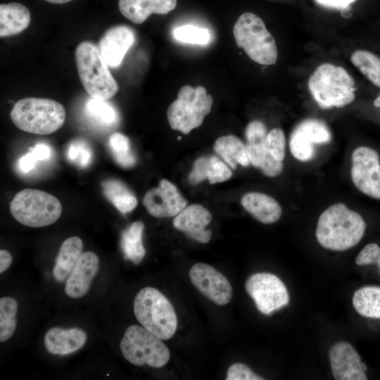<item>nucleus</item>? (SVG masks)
<instances>
[{"instance_id": "obj_1", "label": "nucleus", "mask_w": 380, "mask_h": 380, "mask_svg": "<svg viewBox=\"0 0 380 380\" xmlns=\"http://www.w3.org/2000/svg\"><path fill=\"white\" fill-rule=\"evenodd\" d=\"M366 229L362 217L345 204L335 203L319 216L316 237L324 248L343 251L357 245Z\"/></svg>"}, {"instance_id": "obj_2", "label": "nucleus", "mask_w": 380, "mask_h": 380, "mask_svg": "<svg viewBox=\"0 0 380 380\" xmlns=\"http://www.w3.org/2000/svg\"><path fill=\"white\" fill-rule=\"evenodd\" d=\"M314 100L322 108H343L355 98V80L341 66L323 63L317 66L308 82Z\"/></svg>"}, {"instance_id": "obj_3", "label": "nucleus", "mask_w": 380, "mask_h": 380, "mask_svg": "<svg viewBox=\"0 0 380 380\" xmlns=\"http://www.w3.org/2000/svg\"><path fill=\"white\" fill-rule=\"evenodd\" d=\"M10 117L13 123L23 131L49 134L63 126L65 120V110L56 101L28 97L15 103Z\"/></svg>"}, {"instance_id": "obj_4", "label": "nucleus", "mask_w": 380, "mask_h": 380, "mask_svg": "<svg viewBox=\"0 0 380 380\" xmlns=\"http://www.w3.org/2000/svg\"><path fill=\"white\" fill-rule=\"evenodd\" d=\"M134 313L141 325L161 340L172 338L177 327L175 310L158 289L146 286L136 295Z\"/></svg>"}, {"instance_id": "obj_5", "label": "nucleus", "mask_w": 380, "mask_h": 380, "mask_svg": "<svg viewBox=\"0 0 380 380\" xmlns=\"http://www.w3.org/2000/svg\"><path fill=\"white\" fill-rule=\"evenodd\" d=\"M75 56L81 83L91 97L108 100L116 94L118 85L99 48L89 42H82L77 46Z\"/></svg>"}, {"instance_id": "obj_6", "label": "nucleus", "mask_w": 380, "mask_h": 380, "mask_svg": "<svg viewBox=\"0 0 380 380\" xmlns=\"http://www.w3.org/2000/svg\"><path fill=\"white\" fill-rule=\"evenodd\" d=\"M233 34L237 46L252 61L265 65L276 63L278 51L275 40L258 15L251 12L241 14L234 25Z\"/></svg>"}, {"instance_id": "obj_7", "label": "nucleus", "mask_w": 380, "mask_h": 380, "mask_svg": "<svg viewBox=\"0 0 380 380\" xmlns=\"http://www.w3.org/2000/svg\"><path fill=\"white\" fill-rule=\"evenodd\" d=\"M10 212L15 220L30 227H42L56 222L62 205L54 196L44 191L25 189L12 199Z\"/></svg>"}, {"instance_id": "obj_8", "label": "nucleus", "mask_w": 380, "mask_h": 380, "mask_svg": "<svg viewBox=\"0 0 380 380\" xmlns=\"http://www.w3.org/2000/svg\"><path fill=\"white\" fill-rule=\"evenodd\" d=\"M213 101V97L202 86L182 87L177 99L170 105L167 111L171 128L186 134L199 127L204 117L210 112Z\"/></svg>"}, {"instance_id": "obj_9", "label": "nucleus", "mask_w": 380, "mask_h": 380, "mask_svg": "<svg viewBox=\"0 0 380 380\" xmlns=\"http://www.w3.org/2000/svg\"><path fill=\"white\" fill-rule=\"evenodd\" d=\"M126 360L136 366L147 365L160 368L169 361L170 353L158 336L138 325H131L125 331L120 343Z\"/></svg>"}, {"instance_id": "obj_10", "label": "nucleus", "mask_w": 380, "mask_h": 380, "mask_svg": "<svg viewBox=\"0 0 380 380\" xmlns=\"http://www.w3.org/2000/svg\"><path fill=\"white\" fill-rule=\"evenodd\" d=\"M246 292L254 300L258 309L265 315L286 305L289 296L284 284L274 274L260 272L246 281Z\"/></svg>"}, {"instance_id": "obj_11", "label": "nucleus", "mask_w": 380, "mask_h": 380, "mask_svg": "<svg viewBox=\"0 0 380 380\" xmlns=\"http://www.w3.org/2000/svg\"><path fill=\"white\" fill-rule=\"evenodd\" d=\"M351 179L362 194L380 200V158L367 146L355 148L351 157Z\"/></svg>"}, {"instance_id": "obj_12", "label": "nucleus", "mask_w": 380, "mask_h": 380, "mask_svg": "<svg viewBox=\"0 0 380 380\" xmlns=\"http://www.w3.org/2000/svg\"><path fill=\"white\" fill-rule=\"evenodd\" d=\"M331 139V131L324 122L308 118L293 129L289 139L290 151L298 160L308 161L314 158V144H327Z\"/></svg>"}, {"instance_id": "obj_13", "label": "nucleus", "mask_w": 380, "mask_h": 380, "mask_svg": "<svg viewBox=\"0 0 380 380\" xmlns=\"http://www.w3.org/2000/svg\"><path fill=\"white\" fill-rule=\"evenodd\" d=\"M267 134L264 123L259 120L250 122L245 130L246 152L252 165L260 169L265 175L274 177L282 172L283 163L270 154L266 144Z\"/></svg>"}, {"instance_id": "obj_14", "label": "nucleus", "mask_w": 380, "mask_h": 380, "mask_svg": "<svg viewBox=\"0 0 380 380\" xmlns=\"http://www.w3.org/2000/svg\"><path fill=\"white\" fill-rule=\"evenodd\" d=\"M194 286L206 298L219 305L228 304L232 297V288L224 275L205 263H196L189 270Z\"/></svg>"}, {"instance_id": "obj_15", "label": "nucleus", "mask_w": 380, "mask_h": 380, "mask_svg": "<svg viewBox=\"0 0 380 380\" xmlns=\"http://www.w3.org/2000/svg\"><path fill=\"white\" fill-rule=\"evenodd\" d=\"M186 203L175 185L164 179L160 181L157 188L147 191L143 198V204L148 213L158 218L178 215Z\"/></svg>"}, {"instance_id": "obj_16", "label": "nucleus", "mask_w": 380, "mask_h": 380, "mask_svg": "<svg viewBox=\"0 0 380 380\" xmlns=\"http://www.w3.org/2000/svg\"><path fill=\"white\" fill-rule=\"evenodd\" d=\"M332 374L336 380H366V365L351 344L338 342L329 350Z\"/></svg>"}, {"instance_id": "obj_17", "label": "nucleus", "mask_w": 380, "mask_h": 380, "mask_svg": "<svg viewBox=\"0 0 380 380\" xmlns=\"http://www.w3.org/2000/svg\"><path fill=\"white\" fill-rule=\"evenodd\" d=\"M99 269V259L92 251L82 253L66 279L64 291L71 298L83 297L89 291L91 284Z\"/></svg>"}, {"instance_id": "obj_18", "label": "nucleus", "mask_w": 380, "mask_h": 380, "mask_svg": "<svg viewBox=\"0 0 380 380\" xmlns=\"http://www.w3.org/2000/svg\"><path fill=\"white\" fill-rule=\"evenodd\" d=\"M212 220V215L203 205L193 204L185 207L173 220L174 227L189 238L202 243H208L212 236L205 227Z\"/></svg>"}, {"instance_id": "obj_19", "label": "nucleus", "mask_w": 380, "mask_h": 380, "mask_svg": "<svg viewBox=\"0 0 380 380\" xmlns=\"http://www.w3.org/2000/svg\"><path fill=\"white\" fill-rule=\"evenodd\" d=\"M134 42L132 30L125 25H118L105 32L99 41V49L107 65L116 68L122 62Z\"/></svg>"}, {"instance_id": "obj_20", "label": "nucleus", "mask_w": 380, "mask_h": 380, "mask_svg": "<svg viewBox=\"0 0 380 380\" xmlns=\"http://www.w3.org/2000/svg\"><path fill=\"white\" fill-rule=\"evenodd\" d=\"M87 338L86 332L80 328L53 327L45 334L44 343L49 353L65 355L82 348L86 343Z\"/></svg>"}, {"instance_id": "obj_21", "label": "nucleus", "mask_w": 380, "mask_h": 380, "mask_svg": "<svg viewBox=\"0 0 380 380\" xmlns=\"http://www.w3.org/2000/svg\"><path fill=\"white\" fill-rule=\"evenodd\" d=\"M177 0H119L120 13L136 24L144 23L152 13L167 14L175 9Z\"/></svg>"}, {"instance_id": "obj_22", "label": "nucleus", "mask_w": 380, "mask_h": 380, "mask_svg": "<svg viewBox=\"0 0 380 380\" xmlns=\"http://www.w3.org/2000/svg\"><path fill=\"white\" fill-rule=\"evenodd\" d=\"M241 203L247 212L264 224L276 222L281 216L282 210L278 202L262 193H247L241 198Z\"/></svg>"}, {"instance_id": "obj_23", "label": "nucleus", "mask_w": 380, "mask_h": 380, "mask_svg": "<svg viewBox=\"0 0 380 380\" xmlns=\"http://www.w3.org/2000/svg\"><path fill=\"white\" fill-rule=\"evenodd\" d=\"M232 171L228 166L214 156L197 158L189 175V182L196 185L205 179L210 184L223 182L231 178Z\"/></svg>"}, {"instance_id": "obj_24", "label": "nucleus", "mask_w": 380, "mask_h": 380, "mask_svg": "<svg viewBox=\"0 0 380 380\" xmlns=\"http://www.w3.org/2000/svg\"><path fill=\"white\" fill-rule=\"evenodd\" d=\"M30 13L24 5L11 2L0 5V37L18 34L30 23Z\"/></svg>"}, {"instance_id": "obj_25", "label": "nucleus", "mask_w": 380, "mask_h": 380, "mask_svg": "<svg viewBox=\"0 0 380 380\" xmlns=\"http://www.w3.org/2000/svg\"><path fill=\"white\" fill-rule=\"evenodd\" d=\"M82 251V241L77 236L69 237L63 242L53 268V277L56 281L61 283L67 279Z\"/></svg>"}, {"instance_id": "obj_26", "label": "nucleus", "mask_w": 380, "mask_h": 380, "mask_svg": "<svg viewBox=\"0 0 380 380\" xmlns=\"http://www.w3.org/2000/svg\"><path fill=\"white\" fill-rule=\"evenodd\" d=\"M213 148L215 152L234 169L236 167L237 164L244 167L250 164L246 145L234 135L219 137L215 141Z\"/></svg>"}, {"instance_id": "obj_27", "label": "nucleus", "mask_w": 380, "mask_h": 380, "mask_svg": "<svg viewBox=\"0 0 380 380\" xmlns=\"http://www.w3.org/2000/svg\"><path fill=\"white\" fill-rule=\"evenodd\" d=\"M104 196L122 213L133 210L137 199L128 187L118 179H106L101 184Z\"/></svg>"}, {"instance_id": "obj_28", "label": "nucleus", "mask_w": 380, "mask_h": 380, "mask_svg": "<svg viewBox=\"0 0 380 380\" xmlns=\"http://www.w3.org/2000/svg\"><path fill=\"white\" fill-rule=\"evenodd\" d=\"M144 229V223L136 221L121 234L120 246L125 258L135 265L139 264L146 255V249L142 243Z\"/></svg>"}, {"instance_id": "obj_29", "label": "nucleus", "mask_w": 380, "mask_h": 380, "mask_svg": "<svg viewBox=\"0 0 380 380\" xmlns=\"http://www.w3.org/2000/svg\"><path fill=\"white\" fill-rule=\"evenodd\" d=\"M353 304L362 316L380 319V286H368L357 290Z\"/></svg>"}, {"instance_id": "obj_30", "label": "nucleus", "mask_w": 380, "mask_h": 380, "mask_svg": "<svg viewBox=\"0 0 380 380\" xmlns=\"http://www.w3.org/2000/svg\"><path fill=\"white\" fill-rule=\"evenodd\" d=\"M350 61L359 71L375 86L380 87V58L367 50L354 51Z\"/></svg>"}, {"instance_id": "obj_31", "label": "nucleus", "mask_w": 380, "mask_h": 380, "mask_svg": "<svg viewBox=\"0 0 380 380\" xmlns=\"http://www.w3.org/2000/svg\"><path fill=\"white\" fill-rule=\"evenodd\" d=\"M17 301L11 297H3L0 299V341L8 340L14 334L17 322L15 315L18 312Z\"/></svg>"}, {"instance_id": "obj_32", "label": "nucleus", "mask_w": 380, "mask_h": 380, "mask_svg": "<svg viewBox=\"0 0 380 380\" xmlns=\"http://www.w3.org/2000/svg\"><path fill=\"white\" fill-rule=\"evenodd\" d=\"M108 144L115 161L122 167H131L136 163L129 139L123 134L115 132L109 137Z\"/></svg>"}, {"instance_id": "obj_33", "label": "nucleus", "mask_w": 380, "mask_h": 380, "mask_svg": "<svg viewBox=\"0 0 380 380\" xmlns=\"http://www.w3.org/2000/svg\"><path fill=\"white\" fill-rule=\"evenodd\" d=\"M86 111L93 120L105 127L114 125L118 119L114 108L103 99L91 97L87 102Z\"/></svg>"}, {"instance_id": "obj_34", "label": "nucleus", "mask_w": 380, "mask_h": 380, "mask_svg": "<svg viewBox=\"0 0 380 380\" xmlns=\"http://www.w3.org/2000/svg\"><path fill=\"white\" fill-rule=\"evenodd\" d=\"M173 36L175 39L183 43L201 45L208 44L210 39L207 29L192 25L176 27L173 30Z\"/></svg>"}, {"instance_id": "obj_35", "label": "nucleus", "mask_w": 380, "mask_h": 380, "mask_svg": "<svg viewBox=\"0 0 380 380\" xmlns=\"http://www.w3.org/2000/svg\"><path fill=\"white\" fill-rule=\"evenodd\" d=\"M68 160L80 167H86L92 160V151L87 143L82 140L72 141L67 149Z\"/></svg>"}, {"instance_id": "obj_36", "label": "nucleus", "mask_w": 380, "mask_h": 380, "mask_svg": "<svg viewBox=\"0 0 380 380\" xmlns=\"http://www.w3.org/2000/svg\"><path fill=\"white\" fill-rule=\"evenodd\" d=\"M50 155L51 150L49 146L43 143L37 144L30 152L20 158L19 168L23 172H29L35 167L38 162L48 159Z\"/></svg>"}, {"instance_id": "obj_37", "label": "nucleus", "mask_w": 380, "mask_h": 380, "mask_svg": "<svg viewBox=\"0 0 380 380\" xmlns=\"http://www.w3.org/2000/svg\"><path fill=\"white\" fill-rule=\"evenodd\" d=\"M266 144L272 157L282 162L285 157L286 139L284 132L279 128L270 130L266 137Z\"/></svg>"}, {"instance_id": "obj_38", "label": "nucleus", "mask_w": 380, "mask_h": 380, "mask_svg": "<svg viewBox=\"0 0 380 380\" xmlns=\"http://www.w3.org/2000/svg\"><path fill=\"white\" fill-rule=\"evenodd\" d=\"M227 380H262L263 378L256 375L246 365L234 363L227 372Z\"/></svg>"}, {"instance_id": "obj_39", "label": "nucleus", "mask_w": 380, "mask_h": 380, "mask_svg": "<svg viewBox=\"0 0 380 380\" xmlns=\"http://www.w3.org/2000/svg\"><path fill=\"white\" fill-rule=\"evenodd\" d=\"M380 255V247L374 243L365 246L355 258L357 265L376 264Z\"/></svg>"}, {"instance_id": "obj_40", "label": "nucleus", "mask_w": 380, "mask_h": 380, "mask_svg": "<svg viewBox=\"0 0 380 380\" xmlns=\"http://www.w3.org/2000/svg\"><path fill=\"white\" fill-rule=\"evenodd\" d=\"M317 4L328 8L348 10L357 0H314Z\"/></svg>"}, {"instance_id": "obj_41", "label": "nucleus", "mask_w": 380, "mask_h": 380, "mask_svg": "<svg viewBox=\"0 0 380 380\" xmlns=\"http://www.w3.org/2000/svg\"><path fill=\"white\" fill-rule=\"evenodd\" d=\"M13 261L11 254L6 251L1 249L0 251V272L3 273L11 266Z\"/></svg>"}, {"instance_id": "obj_42", "label": "nucleus", "mask_w": 380, "mask_h": 380, "mask_svg": "<svg viewBox=\"0 0 380 380\" xmlns=\"http://www.w3.org/2000/svg\"><path fill=\"white\" fill-rule=\"evenodd\" d=\"M44 1H48L49 3H52V4H65L72 0H44Z\"/></svg>"}, {"instance_id": "obj_43", "label": "nucleus", "mask_w": 380, "mask_h": 380, "mask_svg": "<svg viewBox=\"0 0 380 380\" xmlns=\"http://www.w3.org/2000/svg\"><path fill=\"white\" fill-rule=\"evenodd\" d=\"M374 106L375 107H380V94L374 101Z\"/></svg>"}, {"instance_id": "obj_44", "label": "nucleus", "mask_w": 380, "mask_h": 380, "mask_svg": "<svg viewBox=\"0 0 380 380\" xmlns=\"http://www.w3.org/2000/svg\"><path fill=\"white\" fill-rule=\"evenodd\" d=\"M376 264L378 265V267H379V272H380V255H379V258H378V260H377Z\"/></svg>"}]
</instances>
